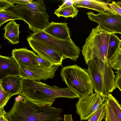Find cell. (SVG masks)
<instances>
[{
	"instance_id": "31",
	"label": "cell",
	"mask_w": 121,
	"mask_h": 121,
	"mask_svg": "<svg viewBox=\"0 0 121 121\" xmlns=\"http://www.w3.org/2000/svg\"><path fill=\"white\" fill-rule=\"evenodd\" d=\"M12 3L14 4H21L29 3L33 1L32 0H9Z\"/></svg>"
},
{
	"instance_id": "21",
	"label": "cell",
	"mask_w": 121,
	"mask_h": 121,
	"mask_svg": "<svg viewBox=\"0 0 121 121\" xmlns=\"http://www.w3.org/2000/svg\"><path fill=\"white\" fill-rule=\"evenodd\" d=\"M108 61L110 66L114 69L117 70L121 69V51L119 47Z\"/></svg>"
},
{
	"instance_id": "30",
	"label": "cell",
	"mask_w": 121,
	"mask_h": 121,
	"mask_svg": "<svg viewBox=\"0 0 121 121\" xmlns=\"http://www.w3.org/2000/svg\"><path fill=\"white\" fill-rule=\"evenodd\" d=\"M6 112L4 108H0V121H9L6 116Z\"/></svg>"
},
{
	"instance_id": "36",
	"label": "cell",
	"mask_w": 121,
	"mask_h": 121,
	"mask_svg": "<svg viewBox=\"0 0 121 121\" xmlns=\"http://www.w3.org/2000/svg\"><path fill=\"white\" fill-rule=\"evenodd\" d=\"M119 48L121 51V40L120 39V43L119 45Z\"/></svg>"
},
{
	"instance_id": "28",
	"label": "cell",
	"mask_w": 121,
	"mask_h": 121,
	"mask_svg": "<svg viewBox=\"0 0 121 121\" xmlns=\"http://www.w3.org/2000/svg\"><path fill=\"white\" fill-rule=\"evenodd\" d=\"M108 6L116 12L121 16V8L114 1H112L111 3H109Z\"/></svg>"
},
{
	"instance_id": "26",
	"label": "cell",
	"mask_w": 121,
	"mask_h": 121,
	"mask_svg": "<svg viewBox=\"0 0 121 121\" xmlns=\"http://www.w3.org/2000/svg\"><path fill=\"white\" fill-rule=\"evenodd\" d=\"M37 58L38 61L40 64L39 66L41 68L49 69L53 66L50 62L43 59L38 55H37Z\"/></svg>"
},
{
	"instance_id": "14",
	"label": "cell",
	"mask_w": 121,
	"mask_h": 121,
	"mask_svg": "<svg viewBox=\"0 0 121 121\" xmlns=\"http://www.w3.org/2000/svg\"><path fill=\"white\" fill-rule=\"evenodd\" d=\"M109 3L99 0H73V4L77 7H82L96 10L99 13H117L108 5Z\"/></svg>"
},
{
	"instance_id": "13",
	"label": "cell",
	"mask_w": 121,
	"mask_h": 121,
	"mask_svg": "<svg viewBox=\"0 0 121 121\" xmlns=\"http://www.w3.org/2000/svg\"><path fill=\"white\" fill-rule=\"evenodd\" d=\"M20 67L12 58L0 55V80L9 76H19Z\"/></svg>"
},
{
	"instance_id": "9",
	"label": "cell",
	"mask_w": 121,
	"mask_h": 121,
	"mask_svg": "<svg viewBox=\"0 0 121 121\" xmlns=\"http://www.w3.org/2000/svg\"><path fill=\"white\" fill-rule=\"evenodd\" d=\"M86 14L91 21L97 23L104 30L121 34V16L118 13L104 12L96 14L91 12Z\"/></svg>"
},
{
	"instance_id": "3",
	"label": "cell",
	"mask_w": 121,
	"mask_h": 121,
	"mask_svg": "<svg viewBox=\"0 0 121 121\" xmlns=\"http://www.w3.org/2000/svg\"><path fill=\"white\" fill-rule=\"evenodd\" d=\"M13 9L17 15L28 24L29 29L34 33L43 30L50 23L43 0L17 4L13 6Z\"/></svg>"
},
{
	"instance_id": "22",
	"label": "cell",
	"mask_w": 121,
	"mask_h": 121,
	"mask_svg": "<svg viewBox=\"0 0 121 121\" xmlns=\"http://www.w3.org/2000/svg\"><path fill=\"white\" fill-rule=\"evenodd\" d=\"M102 96L105 99L104 102L106 109L105 121H120L108 99Z\"/></svg>"
},
{
	"instance_id": "33",
	"label": "cell",
	"mask_w": 121,
	"mask_h": 121,
	"mask_svg": "<svg viewBox=\"0 0 121 121\" xmlns=\"http://www.w3.org/2000/svg\"><path fill=\"white\" fill-rule=\"evenodd\" d=\"M64 121H73L72 114L64 115Z\"/></svg>"
},
{
	"instance_id": "5",
	"label": "cell",
	"mask_w": 121,
	"mask_h": 121,
	"mask_svg": "<svg viewBox=\"0 0 121 121\" xmlns=\"http://www.w3.org/2000/svg\"><path fill=\"white\" fill-rule=\"evenodd\" d=\"M60 75L67 87L82 97L93 94L94 88L87 70L76 64L63 67Z\"/></svg>"
},
{
	"instance_id": "10",
	"label": "cell",
	"mask_w": 121,
	"mask_h": 121,
	"mask_svg": "<svg viewBox=\"0 0 121 121\" xmlns=\"http://www.w3.org/2000/svg\"><path fill=\"white\" fill-rule=\"evenodd\" d=\"M26 40L33 50L43 59L50 62L53 65L62 66L63 59L59 54L48 45L39 40L28 36Z\"/></svg>"
},
{
	"instance_id": "2",
	"label": "cell",
	"mask_w": 121,
	"mask_h": 121,
	"mask_svg": "<svg viewBox=\"0 0 121 121\" xmlns=\"http://www.w3.org/2000/svg\"><path fill=\"white\" fill-rule=\"evenodd\" d=\"M87 71L91 78L95 93L102 96L107 95L116 88L115 76L108 61L94 58L87 64Z\"/></svg>"
},
{
	"instance_id": "24",
	"label": "cell",
	"mask_w": 121,
	"mask_h": 121,
	"mask_svg": "<svg viewBox=\"0 0 121 121\" xmlns=\"http://www.w3.org/2000/svg\"><path fill=\"white\" fill-rule=\"evenodd\" d=\"M105 115L106 109L104 103L99 106L88 121H101L105 117Z\"/></svg>"
},
{
	"instance_id": "12",
	"label": "cell",
	"mask_w": 121,
	"mask_h": 121,
	"mask_svg": "<svg viewBox=\"0 0 121 121\" xmlns=\"http://www.w3.org/2000/svg\"><path fill=\"white\" fill-rule=\"evenodd\" d=\"M12 57L19 66H37L40 65L37 60V55L33 51L26 48H15L12 50Z\"/></svg>"
},
{
	"instance_id": "6",
	"label": "cell",
	"mask_w": 121,
	"mask_h": 121,
	"mask_svg": "<svg viewBox=\"0 0 121 121\" xmlns=\"http://www.w3.org/2000/svg\"><path fill=\"white\" fill-rule=\"evenodd\" d=\"M22 78V88L19 95L42 104L52 105L55 101L53 92L54 85L50 86L32 79Z\"/></svg>"
},
{
	"instance_id": "32",
	"label": "cell",
	"mask_w": 121,
	"mask_h": 121,
	"mask_svg": "<svg viewBox=\"0 0 121 121\" xmlns=\"http://www.w3.org/2000/svg\"><path fill=\"white\" fill-rule=\"evenodd\" d=\"M72 5H73V0H69L67 2L64 3L61 5L59 6V8L69 6Z\"/></svg>"
},
{
	"instance_id": "16",
	"label": "cell",
	"mask_w": 121,
	"mask_h": 121,
	"mask_svg": "<svg viewBox=\"0 0 121 121\" xmlns=\"http://www.w3.org/2000/svg\"><path fill=\"white\" fill-rule=\"evenodd\" d=\"M22 80L20 77L9 76L0 80V85L5 91L12 96L19 95L22 88Z\"/></svg>"
},
{
	"instance_id": "8",
	"label": "cell",
	"mask_w": 121,
	"mask_h": 121,
	"mask_svg": "<svg viewBox=\"0 0 121 121\" xmlns=\"http://www.w3.org/2000/svg\"><path fill=\"white\" fill-rule=\"evenodd\" d=\"M76 104V112L80 120H88L105 99L99 94L95 93L87 96L81 97Z\"/></svg>"
},
{
	"instance_id": "18",
	"label": "cell",
	"mask_w": 121,
	"mask_h": 121,
	"mask_svg": "<svg viewBox=\"0 0 121 121\" xmlns=\"http://www.w3.org/2000/svg\"><path fill=\"white\" fill-rule=\"evenodd\" d=\"M78 11L73 4L69 6L59 8L56 9L54 13L58 17L62 16L67 18H73L77 15Z\"/></svg>"
},
{
	"instance_id": "35",
	"label": "cell",
	"mask_w": 121,
	"mask_h": 121,
	"mask_svg": "<svg viewBox=\"0 0 121 121\" xmlns=\"http://www.w3.org/2000/svg\"><path fill=\"white\" fill-rule=\"evenodd\" d=\"M115 2L116 4L121 8V1Z\"/></svg>"
},
{
	"instance_id": "19",
	"label": "cell",
	"mask_w": 121,
	"mask_h": 121,
	"mask_svg": "<svg viewBox=\"0 0 121 121\" xmlns=\"http://www.w3.org/2000/svg\"><path fill=\"white\" fill-rule=\"evenodd\" d=\"M14 5L7 9L0 10V26L5 22L9 21L16 19L22 20V19L18 16L14 11L13 9Z\"/></svg>"
},
{
	"instance_id": "20",
	"label": "cell",
	"mask_w": 121,
	"mask_h": 121,
	"mask_svg": "<svg viewBox=\"0 0 121 121\" xmlns=\"http://www.w3.org/2000/svg\"><path fill=\"white\" fill-rule=\"evenodd\" d=\"M120 39L114 34L111 35L107 52V59L108 60L118 48Z\"/></svg>"
},
{
	"instance_id": "23",
	"label": "cell",
	"mask_w": 121,
	"mask_h": 121,
	"mask_svg": "<svg viewBox=\"0 0 121 121\" xmlns=\"http://www.w3.org/2000/svg\"><path fill=\"white\" fill-rule=\"evenodd\" d=\"M107 99L120 121H121V105L118 101L110 93L103 96Z\"/></svg>"
},
{
	"instance_id": "37",
	"label": "cell",
	"mask_w": 121,
	"mask_h": 121,
	"mask_svg": "<svg viewBox=\"0 0 121 121\" xmlns=\"http://www.w3.org/2000/svg\"><path fill=\"white\" fill-rule=\"evenodd\" d=\"M120 37L121 38V36H120Z\"/></svg>"
},
{
	"instance_id": "1",
	"label": "cell",
	"mask_w": 121,
	"mask_h": 121,
	"mask_svg": "<svg viewBox=\"0 0 121 121\" xmlns=\"http://www.w3.org/2000/svg\"><path fill=\"white\" fill-rule=\"evenodd\" d=\"M21 95L5 115L9 121H62V109L29 100Z\"/></svg>"
},
{
	"instance_id": "25",
	"label": "cell",
	"mask_w": 121,
	"mask_h": 121,
	"mask_svg": "<svg viewBox=\"0 0 121 121\" xmlns=\"http://www.w3.org/2000/svg\"><path fill=\"white\" fill-rule=\"evenodd\" d=\"M12 96L4 91L0 85V108H4Z\"/></svg>"
},
{
	"instance_id": "11",
	"label": "cell",
	"mask_w": 121,
	"mask_h": 121,
	"mask_svg": "<svg viewBox=\"0 0 121 121\" xmlns=\"http://www.w3.org/2000/svg\"><path fill=\"white\" fill-rule=\"evenodd\" d=\"M20 67L19 76L39 81L47 80L50 78L52 79L58 67L56 65H53L49 69L41 68L39 65L22 66Z\"/></svg>"
},
{
	"instance_id": "15",
	"label": "cell",
	"mask_w": 121,
	"mask_h": 121,
	"mask_svg": "<svg viewBox=\"0 0 121 121\" xmlns=\"http://www.w3.org/2000/svg\"><path fill=\"white\" fill-rule=\"evenodd\" d=\"M67 24V23L52 22L43 31L57 38L63 40H71Z\"/></svg>"
},
{
	"instance_id": "4",
	"label": "cell",
	"mask_w": 121,
	"mask_h": 121,
	"mask_svg": "<svg viewBox=\"0 0 121 121\" xmlns=\"http://www.w3.org/2000/svg\"><path fill=\"white\" fill-rule=\"evenodd\" d=\"M112 34H114L104 30L99 25L92 29L81 51L86 65L94 58L105 62L108 61V49L110 36Z\"/></svg>"
},
{
	"instance_id": "17",
	"label": "cell",
	"mask_w": 121,
	"mask_h": 121,
	"mask_svg": "<svg viewBox=\"0 0 121 121\" xmlns=\"http://www.w3.org/2000/svg\"><path fill=\"white\" fill-rule=\"evenodd\" d=\"M20 25L17 23L14 20H12L7 23L3 29L5 30L4 36L12 44H17L19 40Z\"/></svg>"
},
{
	"instance_id": "29",
	"label": "cell",
	"mask_w": 121,
	"mask_h": 121,
	"mask_svg": "<svg viewBox=\"0 0 121 121\" xmlns=\"http://www.w3.org/2000/svg\"><path fill=\"white\" fill-rule=\"evenodd\" d=\"M115 79V83L116 88H118L121 92V77L116 74Z\"/></svg>"
},
{
	"instance_id": "7",
	"label": "cell",
	"mask_w": 121,
	"mask_h": 121,
	"mask_svg": "<svg viewBox=\"0 0 121 121\" xmlns=\"http://www.w3.org/2000/svg\"><path fill=\"white\" fill-rule=\"evenodd\" d=\"M29 36L45 43L56 51L63 60L69 58L76 61L80 54L79 47L72 40L61 39L54 37L43 31L33 33Z\"/></svg>"
},
{
	"instance_id": "27",
	"label": "cell",
	"mask_w": 121,
	"mask_h": 121,
	"mask_svg": "<svg viewBox=\"0 0 121 121\" xmlns=\"http://www.w3.org/2000/svg\"><path fill=\"white\" fill-rule=\"evenodd\" d=\"M0 10H2L9 8L14 5V4L12 3L9 0H0Z\"/></svg>"
},
{
	"instance_id": "34",
	"label": "cell",
	"mask_w": 121,
	"mask_h": 121,
	"mask_svg": "<svg viewBox=\"0 0 121 121\" xmlns=\"http://www.w3.org/2000/svg\"><path fill=\"white\" fill-rule=\"evenodd\" d=\"M115 72L117 74L121 77V69L117 70V71Z\"/></svg>"
}]
</instances>
